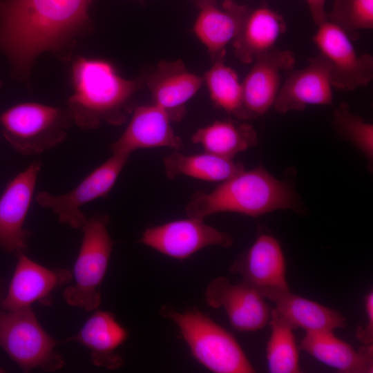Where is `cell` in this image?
Wrapping results in <instances>:
<instances>
[{
  "instance_id": "obj_1",
  "label": "cell",
  "mask_w": 373,
  "mask_h": 373,
  "mask_svg": "<svg viewBox=\"0 0 373 373\" xmlns=\"http://www.w3.org/2000/svg\"><path fill=\"white\" fill-rule=\"evenodd\" d=\"M93 0H0V51L14 77L28 79L37 56L68 59L77 38L92 29Z\"/></svg>"
},
{
  "instance_id": "obj_2",
  "label": "cell",
  "mask_w": 373,
  "mask_h": 373,
  "mask_svg": "<svg viewBox=\"0 0 373 373\" xmlns=\"http://www.w3.org/2000/svg\"><path fill=\"white\" fill-rule=\"evenodd\" d=\"M73 93L67 101L73 122L84 129L102 122L122 125L133 111L132 99L145 86L144 75L122 77L110 61L77 57L70 70Z\"/></svg>"
},
{
  "instance_id": "obj_3",
  "label": "cell",
  "mask_w": 373,
  "mask_h": 373,
  "mask_svg": "<svg viewBox=\"0 0 373 373\" xmlns=\"http://www.w3.org/2000/svg\"><path fill=\"white\" fill-rule=\"evenodd\" d=\"M296 207L291 187L258 166L242 170L209 193L195 192L186 207V213L188 218L204 220L220 212L258 217Z\"/></svg>"
},
{
  "instance_id": "obj_4",
  "label": "cell",
  "mask_w": 373,
  "mask_h": 373,
  "mask_svg": "<svg viewBox=\"0 0 373 373\" xmlns=\"http://www.w3.org/2000/svg\"><path fill=\"white\" fill-rule=\"evenodd\" d=\"M160 314L171 320L193 356L216 373H253L256 370L238 341L228 331L198 309L179 312L164 305Z\"/></svg>"
},
{
  "instance_id": "obj_5",
  "label": "cell",
  "mask_w": 373,
  "mask_h": 373,
  "mask_svg": "<svg viewBox=\"0 0 373 373\" xmlns=\"http://www.w3.org/2000/svg\"><path fill=\"white\" fill-rule=\"evenodd\" d=\"M73 122L68 108L36 102H23L0 115L5 139L24 155L46 151L62 142Z\"/></svg>"
},
{
  "instance_id": "obj_6",
  "label": "cell",
  "mask_w": 373,
  "mask_h": 373,
  "mask_svg": "<svg viewBox=\"0 0 373 373\" xmlns=\"http://www.w3.org/2000/svg\"><path fill=\"white\" fill-rule=\"evenodd\" d=\"M109 220L108 214H94L82 227L83 239L73 269L75 282L64 292L70 306L92 311L101 303L99 288L114 245L107 229Z\"/></svg>"
},
{
  "instance_id": "obj_7",
  "label": "cell",
  "mask_w": 373,
  "mask_h": 373,
  "mask_svg": "<svg viewBox=\"0 0 373 373\" xmlns=\"http://www.w3.org/2000/svg\"><path fill=\"white\" fill-rule=\"evenodd\" d=\"M56 344L39 324L31 306L0 310V346L23 372L61 369L64 361L55 351Z\"/></svg>"
},
{
  "instance_id": "obj_8",
  "label": "cell",
  "mask_w": 373,
  "mask_h": 373,
  "mask_svg": "<svg viewBox=\"0 0 373 373\" xmlns=\"http://www.w3.org/2000/svg\"><path fill=\"white\" fill-rule=\"evenodd\" d=\"M130 155L113 152L70 192L52 195L42 191L37 193L36 201L40 207L51 209L61 223L74 229L82 228L87 219L81 207L97 198L107 197Z\"/></svg>"
},
{
  "instance_id": "obj_9",
  "label": "cell",
  "mask_w": 373,
  "mask_h": 373,
  "mask_svg": "<svg viewBox=\"0 0 373 373\" xmlns=\"http://www.w3.org/2000/svg\"><path fill=\"white\" fill-rule=\"evenodd\" d=\"M313 41L330 66L333 87L353 90L373 79V56L358 55L350 38L329 21L318 26Z\"/></svg>"
},
{
  "instance_id": "obj_10",
  "label": "cell",
  "mask_w": 373,
  "mask_h": 373,
  "mask_svg": "<svg viewBox=\"0 0 373 373\" xmlns=\"http://www.w3.org/2000/svg\"><path fill=\"white\" fill-rule=\"evenodd\" d=\"M139 242L182 260L210 245L229 247L233 240L202 220L188 218L147 228Z\"/></svg>"
},
{
  "instance_id": "obj_11",
  "label": "cell",
  "mask_w": 373,
  "mask_h": 373,
  "mask_svg": "<svg viewBox=\"0 0 373 373\" xmlns=\"http://www.w3.org/2000/svg\"><path fill=\"white\" fill-rule=\"evenodd\" d=\"M230 271L263 298L289 290L286 278V262L278 240L271 235H259L250 248L231 265Z\"/></svg>"
},
{
  "instance_id": "obj_12",
  "label": "cell",
  "mask_w": 373,
  "mask_h": 373,
  "mask_svg": "<svg viewBox=\"0 0 373 373\" xmlns=\"http://www.w3.org/2000/svg\"><path fill=\"white\" fill-rule=\"evenodd\" d=\"M41 164L35 161L6 185L0 197V247L7 252L25 253L29 230L23 228L31 205Z\"/></svg>"
},
{
  "instance_id": "obj_13",
  "label": "cell",
  "mask_w": 373,
  "mask_h": 373,
  "mask_svg": "<svg viewBox=\"0 0 373 373\" xmlns=\"http://www.w3.org/2000/svg\"><path fill=\"white\" fill-rule=\"evenodd\" d=\"M204 299L209 306L222 308L239 332H256L269 323L271 309L265 298L242 282L233 284L226 277H217L209 283Z\"/></svg>"
},
{
  "instance_id": "obj_14",
  "label": "cell",
  "mask_w": 373,
  "mask_h": 373,
  "mask_svg": "<svg viewBox=\"0 0 373 373\" xmlns=\"http://www.w3.org/2000/svg\"><path fill=\"white\" fill-rule=\"evenodd\" d=\"M330 66L320 53L300 69L291 70L273 104L280 113L304 110L308 105H329L333 101Z\"/></svg>"
},
{
  "instance_id": "obj_15",
  "label": "cell",
  "mask_w": 373,
  "mask_h": 373,
  "mask_svg": "<svg viewBox=\"0 0 373 373\" xmlns=\"http://www.w3.org/2000/svg\"><path fill=\"white\" fill-rule=\"evenodd\" d=\"M242 84L244 106L250 119L273 106L280 88L281 74L294 69L296 57L289 50L276 47L257 56Z\"/></svg>"
},
{
  "instance_id": "obj_16",
  "label": "cell",
  "mask_w": 373,
  "mask_h": 373,
  "mask_svg": "<svg viewBox=\"0 0 373 373\" xmlns=\"http://www.w3.org/2000/svg\"><path fill=\"white\" fill-rule=\"evenodd\" d=\"M17 265L8 291L1 301L5 311L30 307L35 301L47 304L50 294L70 282V271L46 268L28 258L25 253L16 254Z\"/></svg>"
},
{
  "instance_id": "obj_17",
  "label": "cell",
  "mask_w": 373,
  "mask_h": 373,
  "mask_svg": "<svg viewBox=\"0 0 373 373\" xmlns=\"http://www.w3.org/2000/svg\"><path fill=\"white\" fill-rule=\"evenodd\" d=\"M144 78L153 104L164 110L171 122L183 119L186 112V103L204 83L203 77L190 72L180 59L161 61Z\"/></svg>"
},
{
  "instance_id": "obj_18",
  "label": "cell",
  "mask_w": 373,
  "mask_h": 373,
  "mask_svg": "<svg viewBox=\"0 0 373 373\" xmlns=\"http://www.w3.org/2000/svg\"><path fill=\"white\" fill-rule=\"evenodd\" d=\"M171 123L165 111L154 104L135 107L126 128L111 149L113 153L131 155L142 149H180L182 140L175 133Z\"/></svg>"
},
{
  "instance_id": "obj_19",
  "label": "cell",
  "mask_w": 373,
  "mask_h": 373,
  "mask_svg": "<svg viewBox=\"0 0 373 373\" xmlns=\"http://www.w3.org/2000/svg\"><path fill=\"white\" fill-rule=\"evenodd\" d=\"M128 336V331L118 323L113 313L97 310L85 322L77 334L64 341L78 342L89 349L93 365L116 370L124 363L116 350Z\"/></svg>"
},
{
  "instance_id": "obj_20",
  "label": "cell",
  "mask_w": 373,
  "mask_h": 373,
  "mask_svg": "<svg viewBox=\"0 0 373 373\" xmlns=\"http://www.w3.org/2000/svg\"><path fill=\"white\" fill-rule=\"evenodd\" d=\"M287 31L284 17L266 5L249 8L232 41L234 52L243 64L275 47L278 37Z\"/></svg>"
},
{
  "instance_id": "obj_21",
  "label": "cell",
  "mask_w": 373,
  "mask_h": 373,
  "mask_svg": "<svg viewBox=\"0 0 373 373\" xmlns=\"http://www.w3.org/2000/svg\"><path fill=\"white\" fill-rule=\"evenodd\" d=\"M249 7L232 0L200 8L193 30L207 48L213 62L224 59L226 46L234 39Z\"/></svg>"
},
{
  "instance_id": "obj_22",
  "label": "cell",
  "mask_w": 373,
  "mask_h": 373,
  "mask_svg": "<svg viewBox=\"0 0 373 373\" xmlns=\"http://www.w3.org/2000/svg\"><path fill=\"white\" fill-rule=\"evenodd\" d=\"M301 347L326 365L343 373H372L373 345L356 350L333 331L305 332Z\"/></svg>"
},
{
  "instance_id": "obj_23",
  "label": "cell",
  "mask_w": 373,
  "mask_h": 373,
  "mask_svg": "<svg viewBox=\"0 0 373 373\" xmlns=\"http://www.w3.org/2000/svg\"><path fill=\"white\" fill-rule=\"evenodd\" d=\"M269 300L274 302L278 312L294 329L305 332L334 331L346 326V319L338 310L291 293L279 292Z\"/></svg>"
},
{
  "instance_id": "obj_24",
  "label": "cell",
  "mask_w": 373,
  "mask_h": 373,
  "mask_svg": "<svg viewBox=\"0 0 373 373\" xmlns=\"http://www.w3.org/2000/svg\"><path fill=\"white\" fill-rule=\"evenodd\" d=\"M191 140L200 144L205 152L232 160L238 153L256 146L258 135L251 124L223 120L199 128Z\"/></svg>"
},
{
  "instance_id": "obj_25",
  "label": "cell",
  "mask_w": 373,
  "mask_h": 373,
  "mask_svg": "<svg viewBox=\"0 0 373 373\" xmlns=\"http://www.w3.org/2000/svg\"><path fill=\"white\" fill-rule=\"evenodd\" d=\"M166 176L173 180L186 175L207 182H223L244 170L240 163L204 152L184 155L178 151L164 157Z\"/></svg>"
},
{
  "instance_id": "obj_26",
  "label": "cell",
  "mask_w": 373,
  "mask_h": 373,
  "mask_svg": "<svg viewBox=\"0 0 373 373\" xmlns=\"http://www.w3.org/2000/svg\"><path fill=\"white\" fill-rule=\"evenodd\" d=\"M268 324L271 329L266 349L269 371L271 373L300 372L294 327L276 308L271 311Z\"/></svg>"
},
{
  "instance_id": "obj_27",
  "label": "cell",
  "mask_w": 373,
  "mask_h": 373,
  "mask_svg": "<svg viewBox=\"0 0 373 373\" xmlns=\"http://www.w3.org/2000/svg\"><path fill=\"white\" fill-rule=\"evenodd\" d=\"M211 100L219 108L240 119H250L243 104L242 84L236 72L224 59L213 62L203 77Z\"/></svg>"
},
{
  "instance_id": "obj_28",
  "label": "cell",
  "mask_w": 373,
  "mask_h": 373,
  "mask_svg": "<svg viewBox=\"0 0 373 373\" xmlns=\"http://www.w3.org/2000/svg\"><path fill=\"white\" fill-rule=\"evenodd\" d=\"M327 21L341 28L352 41L358 31L373 28V0H334Z\"/></svg>"
},
{
  "instance_id": "obj_29",
  "label": "cell",
  "mask_w": 373,
  "mask_h": 373,
  "mask_svg": "<svg viewBox=\"0 0 373 373\" xmlns=\"http://www.w3.org/2000/svg\"><path fill=\"white\" fill-rule=\"evenodd\" d=\"M332 125L337 133L354 144L370 162L373 159V125L353 113L346 102L332 113Z\"/></svg>"
},
{
  "instance_id": "obj_30",
  "label": "cell",
  "mask_w": 373,
  "mask_h": 373,
  "mask_svg": "<svg viewBox=\"0 0 373 373\" xmlns=\"http://www.w3.org/2000/svg\"><path fill=\"white\" fill-rule=\"evenodd\" d=\"M367 322L365 327H358L356 332L357 338L364 345H373V292H368L364 298Z\"/></svg>"
},
{
  "instance_id": "obj_31",
  "label": "cell",
  "mask_w": 373,
  "mask_h": 373,
  "mask_svg": "<svg viewBox=\"0 0 373 373\" xmlns=\"http://www.w3.org/2000/svg\"><path fill=\"white\" fill-rule=\"evenodd\" d=\"M314 23L318 26L327 20L325 11V0H305Z\"/></svg>"
},
{
  "instance_id": "obj_32",
  "label": "cell",
  "mask_w": 373,
  "mask_h": 373,
  "mask_svg": "<svg viewBox=\"0 0 373 373\" xmlns=\"http://www.w3.org/2000/svg\"><path fill=\"white\" fill-rule=\"evenodd\" d=\"M200 8L216 4V0H192Z\"/></svg>"
},
{
  "instance_id": "obj_33",
  "label": "cell",
  "mask_w": 373,
  "mask_h": 373,
  "mask_svg": "<svg viewBox=\"0 0 373 373\" xmlns=\"http://www.w3.org/2000/svg\"><path fill=\"white\" fill-rule=\"evenodd\" d=\"M4 289H5V287H4V285H3V283L1 282H0V310L2 309L1 308V301L4 297Z\"/></svg>"
},
{
  "instance_id": "obj_34",
  "label": "cell",
  "mask_w": 373,
  "mask_h": 373,
  "mask_svg": "<svg viewBox=\"0 0 373 373\" xmlns=\"http://www.w3.org/2000/svg\"><path fill=\"white\" fill-rule=\"evenodd\" d=\"M4 372L3 370L0 368V372Z\"/></svg>"
},
{
  "instance_id": "obj_35",
  "label": "cell",
  "mask_w": 373,
  "mask_h": 373,
  "mask_svg": "<svg viewBox=\"0 0 373 373\" xmlns=\"http://www.w3.org/2000/svg\"><path fill=\"white\" fill-rule=\"evenodd\" d=\"M2 86V82L0 81V88Z\"/></svg>"
}]
</instances>
